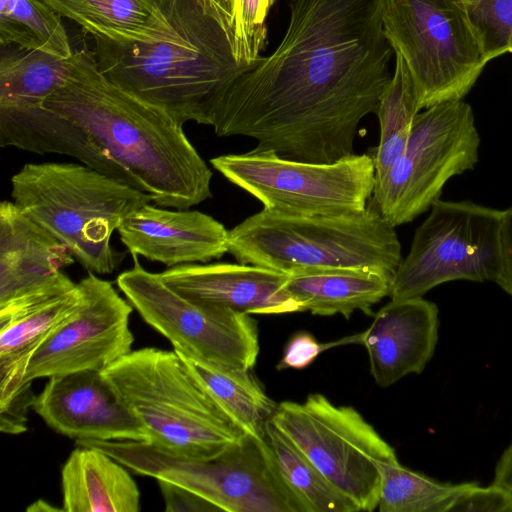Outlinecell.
I'll list each match as a JSON object with an SVG mask.
<instances>
[{"label": "cell", "instance_id": "cell-36", "mask_svg": "<svg viewBox=\"0 0 512 512\" xmlns=\"http://www.w3.org/2000/svg\"><path fill=\"white\" fill-rule=\"evenodd\" d=\"M492 483L512 493V439L496 463Z\"/></svg>", "mask_w": 512, "mask_h": 512}, {"label": "cell", "instance_id": "cell-12", "mask_svg": "<svg viewBox=\"0 0 512 512\" xmlns=\"http://www.w3.org/2000/svg\"><path fill=\"white\" fill-rule=\"evenodd\" d=\"M430 209L394 274L390 299L423 297L449 281L498 277L503 211L440 199Z\"/></svg>", "mask_w": 512, "mask_h": 512}, {"label": "cell", "instance_id": "cell-25", "mask_svg": "<svg viewBox=\"0 0 512 512\" xmlns=\"http://www.w3.org/2000/svg\"><path fill=\"white\" fill-rule=\"evenodd\" d=\"M70 58L14 45L1 46L0 109L42 106L65 81Z\"/></svg>", "mask_w": 512, "mask_h": 512}, {"label": "cell", "instance_id": "cell-5", "mask_svg": "<svg viewBox=\"0 0 512 512\" xmlns=\"http://www.w3.org/2000/svg\"><path fill=\"white\" fill-rule=\"evenodd\" d=\"M12 201L68 247L88 272L110 274L124 254L111 236L149 194L85 164L28 163L11 178Z\"/></svg>", "mask_w": 512, "mask_h": 512}, {"label": "cell", "instance_id": "cell-2", "mask_svg": "<svg viewBox=\"0 0 512 512\" xmlns=\"http://www.w3.org/2000/svg\"><path fill=\"white\" fill-rule=\"evenodd\" d=\"M0 145L74 157L161 207L190 209L212 197L213 174L183 125L108 79L87 49L74 51L42 106L0 111Z\"/></svg>", "mask_w": 512, "mask_h": 512}, {"label": "cell", "instance_id": "cell-16", "mask_svg": "<svg viewBox=\"0 0 512 512\" xmlns=\"http://www.w3.org/2000/svg\"><path fill=\"white\" fill-rule=\"evenodd\" d=\"M117 232L132 256L168 268L208 263L228 252V230L197 210H169L148 203L127 216Z\"/></svg>", "mask_w": 512, "mask_h": 512}, {"label": "cell", "instance_id": "cell-27", "mask_svg": "<svg viewBox=\"0 0 512 512\" xmlns=\"http://www.w3.org/2000/svg\"><path fill=\"white\" fill-rule=\"evenodd\" d=\"M395 70L376 111L380 138L371 155L376 183L381 181L403 153L413 121L420 112L414 84L402 56L395 52Z\"/></svg>", "mask_w": 512, "mask_h": 512}, {"label": "cell", "instance_id": "cell-14", "mask_svg": "<svg viewBox=\"0 0 512 512\" xmlns=\"http://www.w3.org/2000/svg\"><path fill=\"white\" fill-rule=\"evenodd\" d=\"M78 284L81 305L34 352L26 382L83 370L103 371L132 351L129 301L95 273L89 272Z\"/></svg>", "mask_w": 512, "mask_h": 512}, {"label": "cell", "instance_id": "cell-20", "mask_svg": "<svg viewBox=\"0 0 512 512\" xmlns=\"http://www.w3.org/2000/svg\"><path fill=\"white\" fill-rule=\"evenodd\" d=\"M61 241L13 201L0 204V303L34 290L73 264Z\"/></svg>", "mask_w": 512, "mask_h": 512}, {"label": "cell", "instance_id": "cell-1", "mask_svg": "<svg viewBox=\"0 0 512 512\" xmlns=\"http://www.w3.org/2000/svg\"><path fill=\"white\" fill-rule=\"evenodd\" d=\"M386 0H291L278 47L241 74L218 110V136L313 163L354 153L361 120L390 82Z\"/></svg>", "mask_w": 512, "mask_h": 512}, {"label": "cell", "instance_id": "cell-22", "mask_svg": "<svg viewBox=\"0 0 512 512\" xmlns=\"http://www.w3.org/2000/svg\"><path fill=\"white\" fill-rule=\"evenodd\" d=\"M40 1L77 23L94 40L118 45L155 44L174 36L158 0Z\"/></svg>", "mask_w": 512, "mask_h": 512}, {"label": "cell", "instance_id": "cell-9", "mask_svg": "<svg viewBox=\"0 0 512 512\" xmlns=\"http://www.w3.org/2000/svg\"><path fill=\"white\" fill-rule=\"evenodd\" d=\"M271 422L359 511L377 508L382 468L398 458L356 409L313 393L278 403Z\"/></svg>", "mask_w": 512, "mask_h": 512}, {"label": "cell", "instance_id": "cell-32", "mask_svg": "<svg viewBox=\"0 0 512 512\" xmlns=\"http://www.w3.org/2000/svg\"><path fill=\"white\" fill-rule=\"evenodd\" d=\"M453 511L512 512V493L493 483L484 487L476 482H471Z\"/></svg>", "mask_w": 512, "mask_h": 512}, {"label": "cell", "instance_id": "cell-31", "mask_svg": "<svg viewBox=\"0 0 512 512\" xmlns=\"http://www.w3.org/2000/svg\"><path fill=\"white\" fill-rule=\"evenodd\" d=\"M459 1L487 62L512 53V0Z\"/></svg>", "mask_w": 512, "mask_h": 512}, {"label": "cell", "instance_id": "cell-6", "mask_svg": "<svg viewBox=\"0 0 512 512\" xmlns=\"http://www.w3.org/2000/svg\"><path fill=\"white\" fill-rule=\"evenodd\" d=\"M101 373L161 451L209 459L244 435L175 350H134Z\"/></svg>", "mask_w": 512, "mask_h": 512}, {"label": "cell", "instance_id": "cell-7", "mask_svg": "<svg viewBox=\"0 0 512 512\" xmlns=\"http://www.w3.org/2000/svg\"><path fill=\"white\" fill-rule=\"evenodd\" d=\"M128 470L188 489L228 512H303L282 481L266 438L244 434L209 459L173 455L141 441L80 440Z\"/></svg>", "mask_w": 512, "mask_h": 512}, {"label": "cell", "instance_id": "cell-37", "mask_svg": "<svg viewBox=\"0 0 512 512\" xmlns=\"http://www.w3.org/2000/svg\"><path fill=\"white\" fill-rule=\"evenodd\" d=\"M28 510H32V511H50V510H61V509H57L55 507H52L50 506L48 503L42 501V500H39L35 503H33L29 508ZM62 511V510H61Z\"/></svg>", "mask_w": 512, "mask_h": 512}, {"label": "cell", "instance_id": "cell-10", "mask_svg": "<svg viewBox=\"0 0 512 512\" xmlns=\"http://www.w3.org/2000/svg\"><path fill=\"white\" fill-rule=\"evenodd\" d=\"M479 146L468 103L426 108L416 115L403 153L375 184L368 205L393 227L413 221L440 199L448 180L474 168Z\"/></svg>", "mask_w": 512, "mask_h": 512}, {"label": "cell", "instance_id": "cell-17", "mask_svg": "<svg viewBox=\"0 0 512 512\" xmlns=\"http://www.w3.org/2000/svg\"><path fill=\"white\" fill-rule=\"evenodd\" d=\"M183 297L247 314L303 312L284 288L288 274L242 263L183 264L159 273Z\"/></svg>", "mask_w": 512, "mask_h": 512}, {"label": "cell", "instance_id": "cell-8", "mask_svg": "<svg viewBox=\"0 0 512 512\" xmlns=\"http://www.w3.org/2000/svg\"><path fill=\"white\" fill-rule=\"evenodd\" d=\"M383 32L408 67L420 109L463 100L488 63L459 0H386Z\"/></svg>", "mask_w": 512, "mask_h": 512}, {"label": "cell", "instance_id": "cell-29", "mask_svg": "<svg viewBox=\"0 0 512 512\" xmlns=\"http://www.w3.org/2000/svg\"><path fill=\"white\" fill-rule=\"evenodd\" d=\"M471 482L443 483L403 466L398 459L382 468L380 512L453 511Z\"/></svg>", "mask_w": 512, "mask_h": 512}, {"label": "cell", "instance_id": "cell-33", "mask_svg": "<svg viewBox=\"0 0 512 512\" xmlns=\"http://www.w3.org/2000/svg\"><path fill=\"white\" fill-rule=\"evenodd\" d=\"M330 346L332 343H320L308 332H298L287 343L276 369H304Z\"/></svg>", "mask_w": 512, "mask_h": 512}, {"label": "cell", "instance_id": "cell-23", "mask_svg": "<svg viewBox=\"0 0 512 512\" xmlns=\"http://www.w3.org/2000/svg\"><path fill=\"white\" fill-rule=\"evenodd\" d=\"M392 278L362 269H329L290 273L285 290L301 305L303 312L349 319L360 310L374 315L372 307L389 297Z\"/></svg>", "mask_w": 512, "mask_h": 512}, {"label": "cell", "instance_id": "cell-15", "mask_svg": "<svg viewBox=\"0 0 512 512\" xmlns=\"http://www.w3.org/2000/svg\"><path fill=\"white\" fill-rule=\"evenodd\" d=\"M32 408L51 429L75 440L149 442L145 428L119 400L101 371L48 378Z\"/></svg>", "mask_w": 512, "mask_h": 512}, {"label": "cell", "instance_id": "cell-18", "mask_svg": "<svg viewBox=\"0 0 512 512\" xmlns=\"http://www.w3.org/2000/svg\"><path fill=\"white\" fill-rule=\"evenodd\" d=\"M439 310L423 297L391 299L377 313L359 342L367 350L371 375L385 388L409 374H420L438 341Z\"/></svg>", "mask_w": 512, "mask_h": 512}, {"label": "cell", "instance_id": "cell-28", "mask_svg": "<svg viewBox=\"0 0 512 512\" xmlns=\"http://www.w3.org/2000/svg\"><path fill=\"white\" fill-rule=\"evenodd\" d=\"M0 45L64 59L74 54L61 16L40 0H0Z\"/></svg>", "mask_w": 512, "mask_h": 512}, {"label": "cell", "instance_id": "cell-13", "mask_svg": "<svg viewBox=\"0 0 512 512\" xmlns=\"http://www.w3.org/2000/svg\"><path fill=\"white\" fill-rule=\"evenodd\" d=\"M116 283L142 319L174 349L228 368L251 370L259 354L257 322L250 314L191 301L159 273L145 270L137 257Z\"/></svg>", "mask_w": 512, "mask_h": 512}, {"label": "cell", "instance_id": "cell-4", "mask_svg": "<svg viewBox=\"0 0 512 512\" xmlns=\"http://www.w3.org/2000/svg\"><path fill=\"white\" fill-rule=\"evenodd\" d=\"M239 263L287 274L362 269L393 279L402 260L395 227L372 207L349 214L296 215L263 208L228 230Z\"/></svg>", "mask_w": 512, "mask_h": 512}, {"label": "cell", "instance_id": "cell-35", "mask_svg": "<svg viewBox=\"0 0 512 512\" xmlns=\"http://www.w3.org/2000/svg\"><path fill=\"white\" fill-rule=\"evenodd\" d=\"M500 254V271L495 283L512 296V207L503 211Z\"/></svg>", "mask_w": 512, "mask_h": 512}, {"label": "cell", "instance_id": "cell-24", "mask_svg": "<svg viewBox=\"0 0 512 512\" xmlns=\"http://www.w3.org/2000/svg\"><path fill=\"white\" fill-rule=\"evenodd\" d=\"M175 351L244 434L260 440L266 438V427L278 404L266 394L252 369L228 368Z\"/></svg>", "mask_w": 512, "mask_h": 512}, {"label": "cell", "instance_id": "cell-26", "mask_svg": "<svg viewBox=\"0 0 512 512\" xmlns=\"http://www.w3.org/2000/svg\"><path fill=\"white\" fill-rule=\"evenodd\" d=\"M266 440L277 471L303 512H357V507L270 421Z\"/></svg>", "mask_w": 512, "mask_h": 512}, {"label": "cell", "instance_id": "cell-30", "mask_svg": "<svg viewBox=\"0 0 512 512\" xmlns=\"http://www.w3.org/2000/svg\"><path fill=\"white\" fill-rule=\"evenodd\" d=\"M228 31L238 62L252 68L262 57L265 20L274 0H211Z\"/></svg>", "mask_w": 512, "mask_h": 512}, {"label": "cell", "instance_id": "cell-21", "mask_svg": "<svg viewBox=\"0 0 512 512\" xmlns=\"http://www.w3.org/2000/svg\"><path fill=\"white\" fill-rule=\"evenodd\" d=\"M62 511L138 512L140 491L128 469L104 452L76 446L61 470Z\"/></svg>", "mask_w": 512, "mask_h": 512}, {"label": "cell", "instance_id": "cell-3", "mask_svg": "<svg viewBox=\"0 0 512 512\" xmlns=\"http://www.w3.org/2000/svg\"><path fill=\"white\" fill-rule=\"evenodd\" d=\"M174 36L155 44L94 40L103 74L184 125L213 126L234 81L250 68L233 44L211 0H158Z\"/></svg>", "mask_w": 512, "mask_h": 512}, {"label": "cell", "instance_id": "cell-34", "mask_svg": "<svg viewBox=\"0 0 512 512\" xmlns=\"http://www.w3.org/2000/svg\"><path fill=\"white\" fill-rule=\"evenodd\" d=\"M158 484L165 502L166 511L194 512L217 510L208 501L188 489L163 480H158Z\"/></svg>", "mask_w": 512, "mask_h": 512}, {"label": "cell", "instance_id": "cell-11", "mask_svg": "<svg viewBox=\"0 0 512 512\" xmlns=\"http://www.w3.org/2000/svg\"><path fill=\"white\" fill-rule=\"evenodd\" d=\"M229 182L263 204L296 215H336L366 209L376 179L371 155L353 154L333 163H313L251 150L210 159Z\"/></svg>", "mask_w": 512, "mask_h": 512}, {"label": "cell", "instance_id": "cell-19", "mask_svg": "<svg viewBox=\"0 0 512 512\" xmlns=\"http://www.w3.org/2000/svg\"><path fill=\"white\" fill-rule=\"evenodd\" d=\"M82 300L80 285L62 271L46 284L0 303V366L27 371L37 348Z\"/></svg>", "mask_w": 512, "mask_h": 512}]
</instances>
